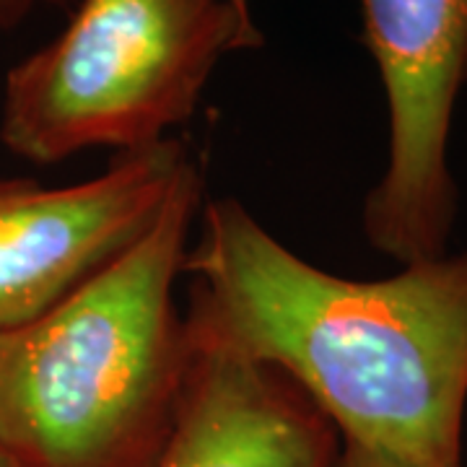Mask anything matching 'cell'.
<instances>
[{
	"instance_id": "1",
	"label": "cell",
	"mask_w": 467,
	"mask_h": 467,
	"mask_svg": "<svg viewBox=\"0 0 467 467\" xmlns=\"http://www.w3.org/2000/svg\"><path fill=\"white\" fill-rule=\"evenodd\" d=\"M192 350L273 368L343 441L413 467H462L467 252L350 281L309 265L234 198L187 247Z\"/></svg>"
},
{
	"instance_id": "2",
	"label": "cell",
	"mask_w": 467,
	"mask_h": 467,
	"mask_svg": "<svg viewBox=\"0 0 467 467\" xmlns=\"http://www.w3.org/2000/svg\"><path fill=\"white\" fill-rule=\"evenodd\" d=\"M201 167L138 242L32 322L0 330V451L11 467H156L195 350L174 304Z\"/></svg>"
},
{
	"instance_id": "3",
	"label": "cell",
	"mask_w": 467,
	"mask_h": 467,
	"mask_svg": "<svg viewBox=\"0 0 467 467\" xmlns=\"http://www.w3.org/2000/svg\"><path fill=\"white\" fill-rule=\"evenodd\" d=\"M263 45L252 0H78L5 76L0 140L34 164L149 149L190 119L223 55Z\"/></svg>"
},
{
	"instance_id": "4",
	"label": "cell",
	"mask_w": 467,
	"mask_h": 467,
	"mask_svg": "<svg viewBox=\"0 0 467 467\" xmlns=\"http://www.w3.org/2000/svg\"><path fill=\"white\" fill-rule=\"evenodd\" d=\"M389 107V161L364 205L368 242L410 265L447 254L457 208L451 112L467 84V0H361Z\"/></svg>"
},
{
	"instance_id": "5",
	"label": "cell",
	"mask_w": 467,
	"mask_h": 467,
	"mask_svg": "<svg viewBox=\"0 0 467 467\" xmlns=\"http://www.w3.org/2000/svg\"><path fill=\"white\" fill-rule=\"evenodd\" d=\"M192 161L164 138L86 182L0 180V330L45 315L138 242Z\"/></svg>"
},
{
	"instance_id": "6",
	"label": "cell",
	"mask_w": 467,
	"mask_h": 467,
	"mask_svg": "<svg viewBox=\"0 0 467 467\" xmlns=\"http://www.w3.org/2000/svg\"><path fill=\"white\" fill-rule=\"evenodd\" d=\"M337 431L273 368L195 350L156 467H333Z\"/></svg>"
},
{
	"instance_id": "7",
	"label": "cell",
	"mask_w": 467,
	"mask_h": 467,
	"mask_svg": "<svg viewBox=\"0 0 467 467\" xmlns=\"http://www.w3.org/2000/svg\"><path fill=\"white\" fill-rule=\"evenodd\" d=\"M333 467H413L408 462H400L389 454H382V451L367 450L361 444H350V441H343V450L337 454Z\"/></svg>"
},
{
	"instance_id": "8",
	"label": "cell",
	"mask_w": 467,
	"mask_h": 467,
	"mask_svg": "<svg viewBox=\"0 0 467 467\" xmlns=\"http://www.w3.org/2000/svg\"><path fill=\"white\" fill-rule=\"evenodd\" d=\"M39 3L63 5V3H70V0H0V26H16L18 21Z\"/></svg>"
},
{
	"instance_id": "9",
	"label": "cell",
	"mask_w": 467,
	"mask_h": 467,
	"mask_svg": "<svg viewBox=\"0 0 467 467\" xmlns=\"http://www.w3.org/2000/svg\"><path fill=\"white\" fill-rule=\"evenodd\" d=\"M0 467H11V462H8V460L3 457V451H0Z\"/></svg>"
}]
</instances>
